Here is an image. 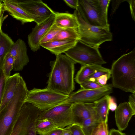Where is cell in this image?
<instances>
[{
  "mask_svg": "<svg viewBox=\"0 0 135 135\" xmlns=\"http://www.w3.org/2000/svg\"><path fill=\"white\" fill-rule=\"evenodd\" d=\"M79 39L78 28L62 29L51 41L70 40H78Z\"/></svg>",
  "mask_w": 135,
  "mask_h": 135,
  "instance_id": "cb8c5ba5",
  "label": "cell"
},
{
  "mask_svg": "<svg viewBox=\"0 0 135 135\" xmlns=\"http://www.w3.org/2000/svg\"><path fill=\"white\" fill-rule=\"evenodd\" d=\"M3 3L1 2H0V32L2 30L1 26L2 24V19L1 18V14L3 10Z\"/></svg>",
  "mask_w": 135,
  "mask_h": 135,
  "instance_id": "b9f144b4",
  "label": "cell"
},
{
  "mask_svg": "<svg viewBox=\"0 0 135 135\" xmlns=\"http://www.w3.org/2000/svg\"><path fill=\"white\" fill-rule=\"evenodd\" d=\"M76 63L66 55L56 56L55 59L50 63L51 71L48 74L47 88L68 95L71 94L75 89Z\"/></svg>",
  "mask_w": 135,
  "mask_h": 135,
  "instance_id": "6da1fadb",
  "label": "cell"
},
{
  "mask_svg": "<svg viewBox=\"0 0 135 135\" xmlns=\"http://www.w3.org/2000/svg\"><path fill=\"white\" fill-rule=\"evenodd\" d=\"M62 29L57 27L53 22L42 37L40 41V44L51 41L59 31Z\"/></svg>",
  "mask_w": 135,
  "mask_h": 135,
  "instance_id": "83f0119b",
  "label": "cell"
},
{
  "mask_svg": "<svg viewBox=\"0 0 135 135\" xmlns=\"http://www.w3.org/2000/svg\"><path fill=\"white\" fill-rule=\"evenodd\" d=\"M129 4L130 11L133 19L135 21V0H126Z\"/></svg>",
  "mask_w": 135,
  "mask_h": 135,
  "instance_id": "836d02e7",
  "label": "cell"
},
{
  "mask_svg": "<svg viewBox=\"0 0 135 135\" xmlns=\"http://www.w3.org/2000/svg\"><path fill=\"white\" fill-rule=\"evenodd\" d=\"M90 135H109L107 123H100L93 129Z\"/></svg>",
  "mask_w": 135,
  "mask_h": 135,
  "instance_id": "f546056e",
  "label": "cell"
},
{
  "mask_svg": "<svg viewBox=\"0 0 135 135\" xmlns=\"http://www.w3.org/2000/svg\"><path fill=\"white\" fill-rule=\"evenodd\" d=\"M115 111L116 125L118 130L121 131L127 127L132 117L135 114V111L127 102L120 103Z\"/></svg>",
  "mask_w": 135,
  "mask_h": 135,
  "instance_id": "9a60e30c",
  "label": "cell"
},
{
  "mask_svg": "<svg viewBox=\"0 0 135 135\" xmlns=\"http://www.w3.org/2000/svg\"><path fill=\"white\" fill-rule=\"evenodd\" d=\"M110 95H105L94 102L96 116L101 122L107 123L109 109V103Z\"/></svg>",
  "mask_w": 135,
  "mask_h": 135,
  "instance_id": "44dd1931",
  "label": "cell"
},
{
  "mask_svg": "<svg viewBox=\"0 0 135 135\" xmlns=\"http://www.w3.org/2000/svg\"><path fill=\"white\" fill-rule=\"evenodd\" d=\"M41 111L33 105L25 103L10 135H27L30 128L37 119Z\"/></svg>",
  "mask_w": 135,
  "mask_h": 135,
  "instance_id": "ba28073f",
  "label": "cell"
},
{
  "mask_svg": "<svg viewBox=\"0 0 135 135\" xmlns=\"http://www.w3.org/2000/svg\"><path fill=\"white\" fill-rule=\"evenodd\" d=\"M14 43L8 35L1 30L0 32V62L2 63L4 57L9 52Z\"/></svg>",
  "mask_w": 135,
  "mask_h": 135,
  "instance_id": "603a6c76",
  "label": "cell"
},
{
  "mask_svg": "<svg viewBox=\"0 0 135 135\" xmlns=\"http://www.w3.org/2000/svg\"><path fill=\"white\" fill-rule=\"evenodd\" d=\"M36 121L33 123L30 128L27 135H36V133L35 129Z\"/></svg>",
  "mask_w": 135,
  "mask_h": 135,
  "instance_id": "ab89813d",
  "label": "cell"
},
{
  "mask_svg": "<svg viewBox=\"0 0 135 135\" xmlns=\"http://www.w3.org/2000/svg\"><path fill=\"white\" fill-rule=\"evenodd\" d=\"M73 14L79 24L78 30L79 40L88 45L98 47L103 43L112 40L109 26L102 27L91 25L85 21L76 9Z\"/></svg>",
  "mask_w": 135,
  "mask_h": 135,
  "instance_id": "277c9868",
  "label": "cell"
},
{
  "mask_svg": "<svg viewBox=\"0 0 135 135\" xmlns=\"http://www.w3.org/2000/svg\"><path fill=\"white\" fill-rule=\"evenodd\" d=\"M69 129L70 135H86L81 127L75 124L67 126Z\"/></svg>",
  "mask_w": 135,
  "mask_h": 135,
  "instance_id": "1f68e13d",
  "label": "cell"
},
{
  "mask_svg": "<svg viewBox=\"0 0 135 135\" xmlns=\"http://www.w3.org/2000/svg\"><path fill=\"white\" fill-rule=\"evenodd\" d=\"M3 8L9 12L13 17L20 21L22 24L33 21L27 13L18 3V1L14 0H4Z\"/></svg>",
  "mask_w": 135,
  "mask_h": 135,
  "instance_id": "2e32d148",
  "label": "cell"
},
{
  "mask_svg": "<svg viewBox=\"0 0 135 135\" xmlns=\"http://www.w3.org/2000/svg\"><path fill=\"white\" fill-rule=\"evenodd\" d=\"M125 1H126V0H117V2H115V1L114 0L112 1V13L114 12L121 2Z\"/></svg>",
  "mask_w": 135,
  "mask_h": 135,
  "instance_id": "f35d334b",
  "label": "cell"
},
{
  "mask_svg": "<svg viewBox=\"0 0 135 135\" xmlns=\"http://www.w3.org/2000/svg\"><path fill=\"white\" fill-rule=\"evenodd\" d=\"M28 91L21 77L14 97L0 112V135H10Z\"/></svg>",
  "mask_w": 135,
  "mask_h": 135,
  "instance_id": "3957f363",
  "label": "cell"
},
{
  "mask_svg": "<svg viewBox=\"0 0 135 135\" xmlns=\"http://www.w3.org/2000/svg\"><path fill=\"white\" fill-rule=\"evenodd\" d=\"M109 135H126V134L119 130L112 129L109 132Z\"/></svg>",
  "mask_w": 135,
  "mask_h": 135,
  "instance_id": "60d3db41",
  "label": "cell"
},
{
  "mask_svg": "<svg viewBox=\"0 0 135 135\" xmlns=\"http://www.w3.org/2000/svg\"><path fill=\"white\" fill-rule=\"evenodd\" d=\"M27 51L26 44L22 39L19 38L14 42L9 52L14 59V71L22 70L29 62Z\"/></svg>",
  "mask_w": 135,
  "mask_h": 135,
  "instance_id": "4fadbf2b",
  "label": "cell"
},
{
  "mask_svg": "<svg viewBox=\"0 0 135 135\" xmlns=\"http://www.w3.org/2000/svg\"><path fill=\"white\" fill-rule=\"evenodd\" d=\"M0 2H1L0 1Z\"/></svg>",
  "mask_w": 135,
  "mask_h": 135,
  "instance_id": "f6af8a7d",
  "label": "cell"
},
{
  "mask_svg": "<svg viewBox=\"0 0 135 135\" xmlns=\"http://www.w3.org/2000/svg\"><path fill=\"white\" fill-rule=\"evenodd\" d=\"M94 105V102L73 103L71 108L73 124H79L88 118L97 117Z\"/></svg>",
  "mask_w": 135,
  "mask_h": 135,
  "instance_id": "5bb4252c",
  "label": "cell"
},
{
  "mask_svg": "<svg viewBox=\"0 0 135 135\" xmlns=\"http://www.w3.org/2000/svg\"><path fill=\"white\" fill-rule=\"evenodd\" d=\"M101 122L95 117L88 118L77 124L81 127L86 135H90L93 129Z\"/></svg>",
  "mask_w": 135,
  "mask_h": 135,
  "instance_id": "484cf974",
  "label": "cell"
},
{
  "mask_svg": "<svg viewBox=\"0 0 135 135\" xmlns=\"http://www.w3.org/2000/svg\"><path fill=\"white\" fill-rule=\"evenodd\" d=\"M76 9L85 21L90 25L102 27L109 26L101 17L98 0H78Z\"/></svg>",
  "mask_w": 135,
  "mask_h": 135,
  "instance_id": "9c48e42d",
  "label": "cell"
},
{
  "mask_svg": "<svg viewBox=\"0 0 135 135\" xmlns=\"http://www.w3.org/2000/svg\"><path fill=\"white\" fill-rule=\"evenodd\" d=\"M128 103L133 110L135 111V93L129 95Z\"/></svg>",
  "mask_w": 135,
  "mask_h": 135,
  "instance_id": "8d00e7d4",
  "label": "cell"
},
{
  "mask_svg": "<svg viewBox=\"0 0 135 135\" xmlns=\"http://www.w3.org/2000/svg\"><path fill=\"white\" fill-rule=\"evenodd\" d=\"M64 1L69 7L76 9L78 6V0H64Z\"/></svg>",
  "mask_w": 135,
  "mask_h": 135,
  "instance_id": "74e56055",
  "label": "cell"
},
{
  "mask_svg": "<svg viewBox=\"0 0 135 135\" xmlns=\"http://www.w3.org/2000/svg\"><path fill=\"white\" fill-rule=\"evenodd\" d=\"M111 77L110 69L97 72L89 77L86 80L94 81L104 86Z\"/></svg>",
  "mask_w": 135,
  "mask_h": 135,
  "instance_id": "d4e9b609",
  "label": "cell"
},
{
  "mask_svg": "<svg viewBox=\"0 0 135 135\" xmlns=\"http://www.w3.org/2000/svg\"><path fill=\"white\" fill-rule=\"evenodd\" d=\"M110 70L113 87L135 93V49L112 63Z\"/></svg>",
  "mask_w": 135,
  "mask_h": 135,
  "instance_id": "7a4b0ae2",
  "label": "cell"
},
{
  "mask_svg": "<svg viewBox=\"0 0 135 135\" xmlns=\"http://www.w3.org/2000/svg\"><path fill=\"white\" fill-rule=\"evenodd\" d=\"M109 69L101 65L90 64L82 65L78 72L75 79L80 84L85 81L89 77L99 71H106Z\"/></svg>",
  "mask_w": 135,
  "mask_h": 135,
  "instance_id": "ffe728a7",
  "label": "cell"
},
{
  "mask_svg": "<svg viewBox=\"0 0 135 135\" xmlns=\"http://www.w3.org/2000/svg\"><path fill=\"white\" fill-rule=\"evenodd\" d=\"M80 85L81 88L84 89H96L104 86L98 83L88 80L85 81Z\"/></svg>",
  "mask_w": 135,
  "mask_h": 135,
  "instance_id": "4dcf8cb0",
  "label": "cell"
},
{
  "mask_svg": "<svg viewBox=\"0 0 135 135\" xmlns=\"http://www.w3.org/2000/svg\"><path fill=\"white\" fill-rule=\"evenodd\" d=\"M98 47L91 46L79 40L75 45L64 53L76 63L81 65H102L106 63Z\"/></svg>",
  "mask_w": 135,
  "mask_h": 135,
  "instance_id": "8992f818",
  "label": "cell"
},
{
  "mask_svg": "<svg viewBox=\"0 0 135 135\" xmlns=\"http://www.w3.org/2000/svg\"><path fill=\"white\" fill-rule=\"evenodd\" d=\"M69 95L47 88L44 89L34 88L28 90L25 102L30 103L43 111L63 102Z\"/></svg>",
  "mask_w": 135,
  "mask_h": 135,
  "instance_id": "5b68a950",
  "label": "cell"
},
{
  "mask_svg": "<svg viewBox=\"0 0 135 135\" xmlns=\"http://www.w3.org/2000/svg\"><path fill=\"white\" fill-rule=\"evenodd\" d=\"M21 77L19 73H16L6 78L0 107V112L6 106L14 97Z\"/></svg>",
  "mask_w": 135,
  "mask_h": 135,
  "instance_id": "e0dca14e",
  "label": "cell"
},
{
  "mask_svg": "<svg viewBox=\"0 0 135 135\" xmlns=\"http://www.w3.org/2000/svg\"><path fill=\"white\" fill-rule=\"evenodd\" d=\"M56 127V124L49 119H37L36 121V132L40 135H46Z\"/></svg>",
  "mask_w": 135,
  "mask_h": 135,
  "instance_id": "7402d4cb",
  "label": "cell"
},
{
  "mask_svg": "<svg viewBox=\"0 0 135 135\" xmlns=\"http://www.w3.org/2000/svg\"><path fill=\"white\" fill-rule=\"evenodd\" d=\"M73 103L66 100L59 104L41 111L37 119H49L57 127L64 128L73 124L71 112Z\"/></svg>",
  "mask_w": 135,
  "mask_h": 135,
  "instance_id": "52a82bcc",
  "label": "cell"
},
{
  "mask_svg": "<svg viewBox=\"0 0 135 135\" xmlns=\"http://www.w3.org/2000/svg\"><path fill=\"white\" fill-rule=\"evenodd\" d=\"M117 107V104L114 99L110 96L109 103V110L113 111L115 110Z\"/></svg>",
  "mask_w": 135,
  "mask_h": 135,
  "instance_id": "e575fe53",
  "label": "cell"
},
{
  "mask_svg": "<svg viewBox=\"0 0 135 135\" xmlns=\"http://www.w3.org/2000/svg\"><path fill=\"white\" fill-rule=\"evenodd\" d=\"M64 129V128L56 127L46 135H61Z\"/></svg>",
  "mask_w": 135,
  "mask_h": 135,
  "instance_id": "d590c367",
  "label": "cell"
},
{
  "mask_svg": "<svg viewBox=\"0 0 135 135\" xmlns=\"http://www.w3.org/2000/svg\"><path fill=\"white\" fill-rule=\"evenodd\" d=\"M6 79V78L3 73L1 67L0 68V107L2 100Z\"/></svg>",
  "mask_w": 135,
  "mask_h": 135,
  "instance_id": "d6a6232c",
  "label": "cell"
},
{
  "mask_svg": "<svg viewBox=\"0 0 135 135\" xmlns=\"http://www.w3.org/2000/svg\"><path fill=\"white\" fill-rule=\"evenodd\" d=\"M54 23L62 29L78 28L79 24L77 18L73 14L55 12Z\"/></svg>",
  "mask_w": 135,
  "mask_h": 135,
  "instance_id": "d6986e66",
  "label": "cell"
},
{
  "mask_svg": "<svg viewBox=\"0 0 135 135\" xmlns=\"http://www.w3.org/2000/svg\"><path fill=\"white\" fill-rule=\"evenodd\" d=\"M55 18V12L46 20L36 25L27 37L28 43L31 50L36 52L41 46L40 41L47 30L53 23Z\"/></svg>",
  "mask_w": 135,
  "mask_h": 135,
  "instance_id": "7c38bea8",
  "label": "cell"
},
{
  "mask_svg": "<svg viewBox=\"0 0 135 135\" xmlns=\"http://www.w3.org/2000/svg\"><path fill=\"white\" fill-rule=\"evenodd\" d=\"M113 87L111 84H109L96 89H84L81 88L70 95L66 101L73 103L93 102L112 93Z\"/></svg>",
  "mask_w": 135,
  "mask_h": 135,
  "instance_id": "30bf717a",
  "label": "cell"
},
{
  "mask_svg": "<svg viewBox=\"0 0 135 135\" xmlns=\"http://www.w3.org/2000/svg\"><path fill=\"white\" fill-rule=\"evenodd\" d=\"M110 0H98L99 7L101 17L104 22L108 24L107 19V12Z\"/></svg>",
  "mask_w": 135,
  "mask_h": 135,
  "instance_id": "f1b7e54d",
  "label": "cell"
},
{
  "mask_svg": "<svg viewBox=\"0 0 135 135\" xmlns=\"http://www.w3.org/2000/svg\"><path fill=\"white\" fill-rule=\"evenodd\" d=\"M18 3L37 25L46 20L54 12L46 4L40 0L24 1L18 2Z\"/></svg>",
  "mask_w": 135,
  "mask_h": 135,
  "instance_id": "8fae6325",
  "label": "cell"
},
{
  "mask_svg": "<svg viewBox=\"0 0 135 135\" xmlns=\"http://www.w3.org/2000/svg\"><path fill=\"white\" fill-rule=\"evenodd\" d=\"M2 63L0 62V68L1 66Z\"/></svg>",
  "mask_w": 135,
  "mask_h": 135,
  "instance_id": "ee69618b",
  "label": "cell"
},
{
  "mask_svg": "<svg viewBox=\"0 0 135 135\" xmlns=\"http://www.w3.org/2000/svg\"><path fill=\"white\" fill-rule=\"evenodd\" d=\"M61 135H70L69 130L67 127L64 128L63 132Z\"/></svg>",
  "mask_w": 135,
  "mask_h": 135,
  "instance_id": "7bdbcfd3",
  "label": "cell"
},
{
  "mask_svg": "<svg viewBox=\"0 0 135 135\" xmlns=\"http://www.w3.org/2000/svg\"><path fill=\"white\" fill-rule=\"evenodd\" d=\"M78 40H70L52 41L41 44L40 45L41 46L48 50L56 56L64 53L72 48L75 45Z\"/></svg>",
  "mask_w": 135,
  "mask_h": 135,
  "instance_id": "ac0fdd59",
  "label": "cell"
},
{
  "mask_svg": "<svg viewBox=\"0 0 135 135\" xmlns=\"http://www.w3.org/2000/svg\"><path fill=\"white\" fill-rule=\"evenodd\" d=\"M14 59L9 52L4 57L1 65V69L4 77L7 78L10 76L11 72L13 69Z\"/></svg>",
  "mask_w": 135,
  "mask_h": 135,
  "instance_id": "4316f807",
  "label": "cell"
}]
</instances>
